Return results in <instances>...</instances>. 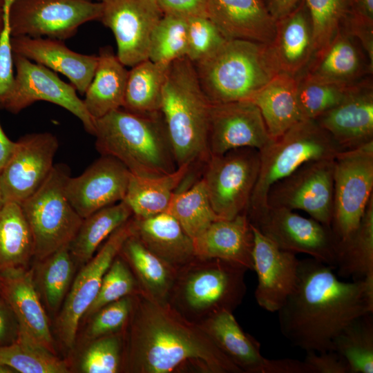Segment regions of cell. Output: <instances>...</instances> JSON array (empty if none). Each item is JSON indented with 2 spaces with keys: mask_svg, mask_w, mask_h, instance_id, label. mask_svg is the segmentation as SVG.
I'll return each mask as SVG.
<instances>
[{
  "mask_svg": "<svg viewBox=\"0 0 373 373\" xmlns=\"http://www.w3.org/2000/svg\"><path fill=\"white\" fill-rule=\"evenodd\" d=\"M122 330V370L132 373H242L200 327L169 303L133 295Z\"/></svg>",
  "mask_w": 373,
  "mask_h": 373,
  "instance_id": "cell-1",
  "label": "cell"
},
{
  "mask_svg": "<svg viewBox=\"0 0 373 373\" xmlns=\"http://www.w3.org/2000/svg\"><path fill=\"white\" fill-rule=\"evenodd\" d=\"M334 269L312 257L300 260L295 288L277 312L281 334L306 352L332 350L349 324L373 314V280L345 282Z\"/></svg>",
  "mask_w": 373,
  "mask_h": 373,
  "instance_id": "cell-2",
  "label": "cell"
},
{
  "mask_svg": "<svg viewBox=\"0 0 373 373\" xmlns=\"http://www.w3.org/2000/svg\"><path fill=\"white\" fill-rule=\"evenodd\" d=\"M95 147L137 176L157 177L178 166L160 111L140 114L122 108L95 119Z\"/></svg>",
  "mask_w": 373,
  "mask_h": 373,
  "instance_id": "cell-3",
  "label": "cell"
},
{
  "mask_svg": "<svg viewBox=\"0 0 373 373\" xmlns=\"http://www.w3.org/2000/svg\"><path fill=\"white\" fill-rule=\"evenodd\" d=\"M211 104L193 63L186 57L171 62L163 86L160 112L178 167H192L208 161Z\"/></svg>",
  "mask_w": 373,
  "mask_h": 373,
  "instance_id": "cell-4",
  "label": "cell"
},
{
  "mask_svg": "<svg viewBox=\"0 0 373 373\" xmlns=\"http://www.w3.org/2000/svg\"><path fill=\"white\" fill-rule=\"evenodd\" d=\"M193 64L212 104L250 100L280 72L271 44L242 39L227 40Z\"/></svg>",
  "mask_w": 373,
  "mask_h": 373,
  "instance_id": "cell-5",
  "label": "cell"
},
{
  "mask_svg": "<svg viewBox=\"0 0 373 373\" xmlns=\"http://www.w3.org/2000/svg\"><path fill=\"white\" fill-rule=\"evenodd\" d=\"M247 271L227 260L195 256L178 269L169 303L197 324L221 311L233 312L246 294Z\"/></svg>",
  "mask_w": 373,
  "mask_h": 373,
  "instance_id": "cell-6",
  "label": "cell"
},
{
  "mask_svg": "<svg viewBox=\"0 0 373 373\" xmlns=\"http://www.w3.org/2000/svg\"><path fill=\"white\" fill-rule=\"evenodd\" d=\"M342 150L314 119H305L259 150L258 179L247 210L253 216L267 207L270 187L305 163L334 158Z\"/></svg>",
  "mask_w": 373,
  "mask_h": 373,
  "instance_id": "cell-7",
  "label": "cell"
},
{
  "mask_svg": "<svg viewBox=\"0 0 373 373\" xmlns=\"http://www.w3.org/2000/svg\"><path fill=\"white\" fill-rule=\"evenodd\" d=\"M70 175L66 164H55L43 184L20 204L32 233L37 262L68 245L82 223L83 218L65 194Z\"/></svg>",
  "mask_w": 373,
  "mask_h": 373,
  "instance_id": "cell-8",
  "label": "cell"
},
{
  "mask_svg": "<svg viewBox=\"0 0 373 373\" xmlns=\"http://www.w3.org/2000/svg\"><path fill=\"white\" fill-rule=\"evenodd\" d=\"M373 195V141L341 151L334 159V204L331 229L337 241L359 225Z\"/></svg>",
  "mask_w": 373,
  "mask_h": 373,
  "instance_id": "cell-9",
  "label": "cell"
},
{
  "mask_svg": "<svg viewBox=\"0 0 373 373\" xmlns=\"http://www.w3.org/2000/svg\"><path fill=\"white\" fill-rule=\"evenodd\" d=\"M260 168L258 149H235L210 155L202 178L212 209L221 219L247 212Z\"/></svg>",
  "mask_w": 373,
  "mask_h": 373,
  "instance_id": "cell-10",
  "label": "cell"
},
{
  "mask_svg": "<svg viewBox=\"0 0 373 373\" xmlns=\"http://www.w3.org/2000/svg\"><path fill=\"white\" fill-rule=\"evenodd\" d=\"M101 15V2L93 0H15L9 19L12 37L64 40Z\"/></svg>",
  "mask_w": 373,
  "mask_h": 373,
  "instance_id": "cell-11",
  "label": "cell"
},
{
  "mask_svg": "<svg viewBox=\"0 0 373 373\" xmlns=\"http://www.w3.org/2000/svg\"><path fill=\"white\" fill-rule=\"evenodd\" d=\"M16 75L8 95L0 107L17 114L38 101L59 106L76 116L86 131L95 132V119L87 111L72 84L62 81L52 70L13 53Z\"/></svg>",
  "mask_w": 373,
  "mask_h": 373,
  "instance_id": "cell-12",
  "label": "cell"
},
{
  "mask_svg": "<svg viewBox=\"0 0 373 373\" xmlns=\"http://www.w3.org/2000/svg\"><path fill=\"white\" fill-rule=\"evenodd\" d=\"M334 159L307 162L274 183L267 193V206L305 211L330 228L334 204Z\"/></svg>",
  "mask_w": 373,
  "mask_h": 373,
  "instance_id": "cell-13",
  "label": "cell"
},
{
  "mask_svg": "<svg viewBox=\"0 0 373 373\" xmlns=\"http://www.w3.org/2000/svg\"><path fill=\"white\" fill-rule=\"evenodd\" d=\"M248 218L281 249L307 254L334 268L337 240L330 228L285 208L267 206Z\"/></svg>",
  "mask_w": 373,
  "mask_h": 373,
  "instance_id": "cell-14",
  "label": "cell"
},
{
  "mask_svg": "<svg viewBox=\"0 0 373 373\" xmlns=\"http://www.w3.org/2000/svg\"><path fill=\"white\" fill-rule=\"evenodd\" d=\"M131 218L108 237L98 251L82 266L71 284L57 326L60 340L69 349L75 343L79 322L95 300L105 273L125 240L133 234Z\"/></svg>",
  "mask_w": 373,
  "mask_h": 373,
  "instance_id": "cell-15",
  "label": "cell"
},
{
  "mask_svg": "<svg viewBox=\"0 0 373 373\" xmlns=\"http://www.w3.org/2000/svg\"><path fill=\"white\" fill-rule=\"evenodd\" d=\"M99 21L110 28L117 44V56L133 67L149 59L153 32L164 15L157 0H101Z\"/></svg>",
  "mask_w": 373,
  "mask_h": 373,
  "instance_id": "cell-16",
  "label": "cell"
},
{
  "mask_svg": "<svg viewBox=\"0 0 373 373\" xmlns=\"http://www.w3.org/2000/svg\"><path fill=\"white\" fill-rule=\"evenodd\" d=\"M58 148V139L48 132L27 134L15 142L11 157L0 171L4 204H21L43 184L55 165Z\"/></svg>",
  "mask_w": 373,
  "mask_h": 373,
  "instance_id": "cell-17",
  "label": "cell"
},
{
  "mask_svg": "<svg viewBox=\"0 0 373 373\" xmlns=\"http://www.w3.org/2000/svg\"><path fill=\"white\" fill-rule=\"evenodd\" d=\"M271 140L259 108L251 101L211 103L207 136L210 155L243 147L259 151Z\"/></svg>",
  "mask_w": 373,
  "mask_h": 373,
  "instance_id": "cell-18",
  "label": "cell"
},
{
  "mask_svg": "<svg viewBox=\"0 0 373 373\" xmlns=\"http://www.w3.org/2000/svg\"><path fill=\"white\" fill-rule=\"evenodd\" d=\"M131 173L118 160L101 155L81 175L67 178L65 194L84 219L97 211L122 201Z\"/></svg>",
  "mask_w": 373,
  "mask_h": 373,
  "instance_id": "cell-19",
  "label": "cell"
},
{
  "mask_svg": "<svg viewBox=\"0 0 373 373\" xmlns=\"http://www.w3.org/2000/svg\"><path fill=\"white\" fill-rule=\"evenodd\" d=\"M251 229L253 271L258 278L255 298L262 309L276 312L295 288L300 260L296 254L279 248L252 224Z\"/></svg>",
  "mask_w": 373,
  "mask_h": 373,
  "instance_id": "cell-20",
  "label": "cell"
},
{
  "mask_svg": "<svg viewBox=\"0 0 373 373\" xmlns=\"http://www.w3.org/2000/svg\"><path fill=\"white\" fill-rule=\"evenodd\" d=\"M342 151L373 141V86L367 78L352 86L344 99L314 119Z\"/></svg>",
  "mask_w": 373,
  "mask_h": 373,
  "instance_id": "cell-21",
  "label": "cell"
},
{
  "mask_svg": "<svg viewBox=\"0 0 373 373\" xmlns=\"http://www.w3.org/2000/svg\"><path fill=\"white\" fill-rule=\"evenodd\" d=\"M305 69L303 76L307 78L352 86L372 75L373 66L358 40L341 27Z\"/></svg>",
  "mask_w": 373,
  "mask_h": 373,
  "instance_id": "cell-22",
  "label": "cell"
},
{
  "mask_svg": "<svg viewBox=\"0 0 373 373\" xmlns=\"http://www.w3.org/2000/svg\"><path fill=\"white\" fill-rule=\"evenodd\" d=\"M0 296L8 303L19 329L55 354L48 319L34 278V271L19 268L0 272Z\"/></svg>",
  "mask_w": 373,
  "mask_h": 373,
  "instance_id": "cell-23",
  "label": "cell"
},
{
  "mask_svg": "<svg viewBox=\"0 0 373 373\" xmlns=\"http://www.w3.org/2000/svg\"><path fill=\"white\" fill-rule=\"evenodd\" d=\"M12 52L66 76L84 95L97 65L98 56L68 48L62 40L48 37H12Z\"/></svg>",
  "mask_w": 373,
  "mask_h": 373,
  "instance_id": "cell-24",
  "label": "cell"
},
{
  "mask_svg": "<svg viewBox=\"0 0 373 373\" xmlns=\"http://www.w3.org/2000/svg\"><path fill=\"white\" fill-rule=\"evenodd\" d=\"M207 16L227 40L274 41L276 21L263 0H208Z\"/></svg>",
  "mask_w": 373,
  "mask_h": 373,
  "instance_id": "cell-25",
  "label": "cell"
},
{
  "mask_svg": "<svg viewBox=\"0 0 373 373\" xmlns=\"http://www.w3.org/2000/svg\"><path fill=\"white\" fill-rule=\"evenodd\" d=\"M193 240L196 257L219 258L253 271L254 234L247 212L213 222Z\"/></svg>",
  "mask_w": 373,
  "mask_h": 373,
  "instance_id": "cell-26",
  "label": "cell"
},
{
  "mask_svg": "<svg viewBox=\"0 0 373 373\" xmlns=\"http://www.w3.org/2000/svg\"><path fill=\"white\" fill-rule=\"evenodd\" d=\"M133 234L155 255L178 269L195 257L193 240L169 213L131 218Z\"/></svg>",
  "mask_w": 373,
  "mask_h": 373,
  "instance_id": "cell-27",
  "label": "cell"
},
{
  "mask_svg": "<svg viewBox=\"0 0 373 373\" xmlns=\"http://www.w3.org/2000/svg\"><path fill=\"white\" fill-rule=\"evenodd\" d=\"M198 324L242 373H267L269 359L261 354L260 343L242 329L233 312L221 311Z\"/></svg>",
  "mask_w": 373,
  "mask_h": 373,
  "instance_id": "cell-28",
  "label": "cell"
},
{
  "mask_svg": "<svg viewBox=\"0 0 373 373\" xmlns=\"http://www.w3.org/2000/svg\"><path fill=\"white\" fill-rule=\"evenodd\" d=\"M271 46L280 72L296 77L307 68L315 48L311 19L304 1L291 13L276 21Z\"/></svg>",
  "mask_w": 373,
  "mask_h": 373,
  "instance_id": "cell-29",
  "label": "cell"
},
{
  "mask_svg": "<svg viewBox=\"0 0 373 373\" xmlns=\"http://www.w3.org/2000/svg\"><path fill=\"white\" fill-rule=\"evenodd\" d=\"M297 87L296 77L280 72L249 100L259 108L272 139L305 119L298 101Z\"/></svg>",
  "mask_w": 373,
  "mask_h": 373,
  "instance_id": "cell-30",
  "label": "cell"
},
{
  "mask_svg": "<svg viewBox=\"0 0 373 373\" xmlns=\"http://www.w3.org/2000/svg\"><path fill=\"white\" fill-rule=\"evenodd\" d=\"M84 104L95 120L123 106L128 70L109 47L102 48Z\"/></svg>",
  "mask_w": 373,
  "mask_h": 373,
  "instance_id": "cell-31",
  "label": "cell"
},
{
  "mask_svg": "<svg viewBox=\"0 0 373 373\" xmlns=\"http://www.w3.org/2000/svg\"><path fill=\"white\" fill-rule=\"evenodd\" d=\"M119 255L128 265L142 292L160 303H169L178 269L149 250L134 235L124 242Z\"/></svg>",
  "mask_w": 373,
  "mask_h": 373,
  "instance_id": "cell-32",
  "label": "cell"
},
{
  "mask_svg": "<svg viewBox=\"0 0 373 373\" xmlns=\"http://www.w3.org/2000/svg\"><path fill=\"white\" fill-rule=\"evenodd\" d=\"M191 168L182 166L171 173L157 177L131 173L123 201L135 217L145 218L166 212L173 194Z\"/></svg>",
  "mask_w": 373,
  "mask_h": 373,
  "instance_id": "cell-33",
  "label": "cell"
},
{
  "mask_svg": "<svg viewBox=\"0 0 373 373\" xmlns=\"http://www.w3.org/2000/svg\"><path fill=\"white\" fill-rule=\"evenodd\" d=\"M334 269L345 278L373 280V195L358 227L337 241Z\"/></svg>",
  "mask_w": 373,
  "mask_h": 373,
  "instance_id": "cell-34",
  "label": "cell"
},
{
  "mask_svg": "<svg viewBox=\"0 0 373 373\" xmlns=\"http://www.w3.org/2000/svg\"><path fill=\"white\" fill-rule=\"evenodd\" d=\"M133 216L124 201L102 208L83 219L76 235L68 245L75 262L84 265L101 244Z\"/></svg>",
  "mask_w": 373,
  "mask_h": 373,
  "instance_id": "cell-35",
  "label": "cell"
},
{
  "mask_svg": "<svg viewBox=\"0 0 373 373\" xmlns=\"http://www.w3.org/2000/svg\"><path fill=\"white\" fill-rule=\"evenodd\" d=\"M33 258L32 236L21 205L5 203L0 209V272L28 268Z\"/></svg>",
  "mask_w": 373,
  "mask_h": 373,
  "instance_id": "cell-36",
  "label": "cell"
},
{
  "mask_svg": "<svg viewBox=\"0 0 373 373\" xmlns=\"http://www.w3.org/2000/svg\"><path fill=\"white\" fill-rule=\"evenodd\" d=\"M169 66L148 59L131 67L128 70L122 108L140 114L160 111Z\"/></svg>",
  "mask_w": 373,
  "mask_h": 373,
  "instance_id": "cell-37",
  "label": "cell"
},
{
  "mask_svg": "<svg viewBox=\"0 0 373 373\" xmlns=\"http://www.w3.org/2000/svg\"><path fill=\"white\" fill-rule=\"evenodd\" d=\"M0 364L20 373L69 372L65 361L20 329L12 343L0 345Z\"/></svg>",
  "mask_w": 373,
  "mask_h": 373,
  "instance_id": "cell-38",
  "label": "cell"
},
{
  "mask_svg": "<svg viewBox=\"0 0 373 373\" xmlns=\"http://www.w3.org/2000/svg\"><path fill=\"white\" fill-rule=\"evenodd\" d=\"M166 212L179 222L193 240L221 219L212 209L202 178L186 189L176 191Z\"/></svg>",
  "mask_w": 373,
  "mask_h": 373,
  "instance_id": "cell-39",
  "label": "cell"
},
{
  "mask_svg": "<svg viewBox=\"0 0 373 373\" xmlns=\"http://www.w3.org/2000/svg\"><path fill=\"white\" fill-rule=\"evenodd\" d=\"M35 282L48 308L57 311L66 298L72 284L75 262L68 245L39 261Z\"/></svg>",
  "mask_w": 373,
  "mask_h": 373,
  "instance_id": "cell-40",
  "label": "cell"
},
{
  "mask_svg": "<svg viewBox=\"0 0 373 373\" xmlns=\"http://www.w3.org/2000/svg\"><path fill=\"white\" fill-rule=\"evenodd\" d=\"M332 350L345 359L350 373H372V313L360 316L349 324L334 340Z\"/></svg>",
  "mask_w": 373,
  "mask_h": 373,
  "instance_id": "cell-41",
  "label": "cell"
},
{
  "mask_svg": "<svg viewBox=\"0 0 373 373\" xmlns=\"http://www.w3.org/2000/svg\"><path fill=\"white\" fill-rule=\"evenodd\" d=\"M187 51V20L164 15L151 35L149 59L169 66L173 61L186 57Z\"/></svg>",
  "mask_w": 373,
  "mask_h": 373,
  "instance_id": "cell-42",
  "label": "cell"
},
{
  "mask_svg": "<svg viewBox=\"0 0 373 373\" xmlns=\"http://www.w3.org/2000/svg\"><path fill=\"white\" fill-rule=\"evenodd\" d=\"M296 78L300 109L303 118L308 119H316L338 105L354 86L318 81L303 75Z\"/></svg>",
  "mask_w": 373,
  "mask_h": 373,
  "instance_id": "cell-43",
  "label": "cell"
},
{
  "mask_svg": "<svg viewBox=\"0 0 373 373\" xmlns=\"http://www.w3.org/2000/svg\"><path fill=\"white\" fill-rule=\"evenodd\" d=\"M311 19L315 52L325 48L341 28L350 0H304Z\"/></svg>",
  "mask_w": 373,
  "mask_h": 373,
  "instance_id": "cell-44",
  "label": "cell"
},
{
  "mask_svg": "<svg viewBox=\"0 0 373 373\" xmlns=\"http://www.w3.org/2000/svg\"><path fill=\"white\" fill-rule=\"evenodd\" d=\"M141 292L128 265L118 254L105 273L98 293L84 317L92 316L102 307L123 297Z\"/></svg>",
  "mask_w": 373,
  "mask_h": 373,
  "instance_id": "cell-45",
  "label": "cell"
},
{
  "mask_svg": "<svg viewBox=\"0 0 373 373\" xmlns=\"http://www.w3.org/2000/svg\"><path fill=\"white\" fill-rule=\"evenodd\" d=\"M84 352L80 370L84 373H117L122 370L123 333L92 340Z\"/></svg>",
  "mask_w": 373,
  "mask_h": 373,
  "instance_id": "cell-46",
  "label": "cell"
},
{
  "mask_svg": "<svg viewBox=\"0 0 373 373\" xmlns=\"http://www.w3.org/2000/svg\"><path fill=\"white\" fill-rule=\"evenodd\" d=\"M186 20V57L193 63L209 57L227 41L208 17H192Z\"/></svg>",
  "mask_w": 373,
  "mask_h": 373,
  "instance_id": "cell-47",
  "label": "cell"
},
{
  "mask_svg": "<svg viewBox=\"0 0 373 373\" xmlns=\"http://www.w3.org/2000/svg\"><path fill=\"white\" fill-rule=\"evenodd\" d=\"M133 303V296H127L99 309L92 316L87 338L92 341L122 332L128 321Z\"/></svg>",
  "mask_w": 373,
  "mask_h": 373,
  "instance_id": "cell-48",
  "label": "cell"
},
{
  "mask_svg": "<svg viewBox=\"0 0 373 373\" xmlns=\"http://www.w3.org/2000/svg\"><path fill=\"white\" fill-rule=\"evenodd\" d=\"M11 4L4 3L3 27L0 33V102L8 95L13 86V52L9 11Z\"/></svg>",
  "mask_w": 373,
  "mask_h": 373,
  "instance_id": "cell-49",
  "label": "cell"
},
{
  "mask_svg": "<svg viewBox=\"0 0 373 373\" xmlns=\"http://www.w3.org/2000/svg\"><path fill=\"white\" fill-rule=\"evenodd\" d=\"M304 361L309 365L313 373H350L345 359L337 352H307Z\"/></svg>",
  "mask_w": 373,
  "mask_h": 373,
  "instance_id": "cell-50",
  "label": "cell"
},
{
  "mask_svg": "<svg viewBox=\"0 0 373 373\" xmlns=\"http://www.w3.org/2000/svg\"><path fill=\"white\" fill-rule=\"evenodd\" d=\"M164 15L186 19L192 17H208V0H157Z\"/></svg>",
  "mask_w": 373,
  "mask_h": 373,
  "instance_id": "cell-51",
  "label": "cell"
},
{
  "mask_svg": "<svg viewBox=\"0 0 373 373\" xmlns=\"http://www.w3.org/2000/svg\"><path fill=\"white\" fill-rule=\"evenodd\" d=\"M343 24L350 28H373V0H350Z\"/></svg>",
  "mask_w": 373,
  "mask_h": 373,
  "instance_id": "cell-52",
  "label": "cell"
},
{
  "mask_svg": "<svg viewBox=\"0 0 373 373\" xmlns=\"http://www.w3.org/2000/svg\"><path fill=\"white\" fill-rule=\"evenodd\" d=\"M19 324L8 305L0 296V345L12 343L17 337Z\"/></svg>",
  "mask_w": 373,
  "mask_h": 373,
  "instance_id": "cell-53",
  "label": "cell"
},
{
  "mask_svg": "<svg viewBox=\"0 0 373 373\" xmlns=\"http://www.w3.org/2000/svg\"><path fill=\"white\" fill-rule=\"evenodd\" d=\"M268 373H313L304 361L292 358L270 359Z\"/></svg>",
  "mask_w": 373,
  "mask_h": 373,
  "instance_id": "cell-54",
  "label": "cell"
},
{
  "mask_svg": "<svg viewBox=\"0 0 373 373\" xmlns=\"http://www.w3.org/2000/svg\"><path fill=\"white\" fill-rule=\"evenodd\" d=\"M269 13L276 21L296 9L304 0H263Z\"/></svg>",
  "mask_w": 373,
  "mask_h": 373,
  "instance_id": "cell-55",
  "label": "cell"
},
{
  "mask_svg": "<svg viewBox=\"0 0 373 373\" xmlns=\"http://www.w3.org/2000/svg\"><path fill=\"white\" fill-rule=\"evenodd\" d=\"M15 146V142L8 138L0 124V171L11 157Z\"/></svg>",
  "mask_w": 373,
  "mask_h": 373,
  "instance_id": "cell-56",
  "label": "cell"
},
{
  "mask_svg": "<svg viewBox=\"0 0 373 373\" xmlns=\"http://www.w3.org/2000/svg\"><path fill=\"white\" fill-rule=\"evenodd\" d=\"M0 373H15L11 368L0 364Z\"/></svg>",
  "mask_w": 373,
  "mask_h": 373,
  "instance_id": "cell-57",
  "label": "cell"
},
{
  "mask_svg": "<svg viewBox=\"0 0 373 373\" xmlns=\"http://www.w3.org/2000/svg\"><path fill=\"white\" fill-rule=\"evenodd\" d=\"M4 8V1L3 0H0V18L3 17Z\"/></svg>",
  "mask_w": 373,
  "mask_h": 373,
  "instance_id": "cell-58",
  "label": "cell"
},
{
  "mask_svg": "<svg viewBox=\"0 0 373 373\" xmlns=\"http://www.w3.org/2000/svg\"><path fill=\"white\" fill-rule=\"evenodd\" d=\"M3 204H4V202H3V200L1 189V186H0V209L3 207Z\"/></svg>",
  "mask_w": 373,
  "mask_h": 373,
  "instance_id": "cell-59",
  "label": "cell"
},
{
  "mask_svg": "<svg viewBox=\"0 0 373 373\" xmlns=\"http://www.w3.org/2000/svg\"><path fill=\"white\" fill-rule=\"evenodd\" d=\"M3 27V17L0 18V33Z\"/></svg>",
  "mask_w": 373,
  "mask_h": 373,
  "instance_id": "cell-60",
  "label": "cell"
},
{
  "mask_svg": "<svg viewBox=\"0 0 373 373\" xmlns=\"http://www.w3.org/2000/svg\"><path fill=\"white\" fill-rule=\"evenodd\" d=\"M15 0H3V1H8V2H10L11 3H12V2L14 1Z\"/></svg>",
  "mask_w": 373,
  "mask_h": 373,
  "instance_id": "cell-61",
  "label": "cell"
}]
</instances>
